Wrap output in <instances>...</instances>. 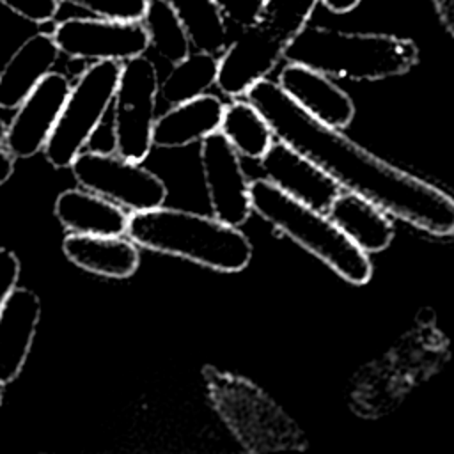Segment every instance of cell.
Here are the masks:
<instances>
[{"mask_svg": "<svg viewBox=\"0 0 454 454\" xmlns=\"http://www.w3.org/2000/svg\"><path fill=\"white\" fill-rule=\"evenodd\" d=\"M245 96L264 115L277 140L317 163L342 190L369 199L431 236L454 234V197L440 186L385 161L342 129L323 124L275 80H259Z\"/></svg>", "mask_w": 454, "mask_h": 454, "instance_id": "obj_1", "label": "cell"}, {"mask_svg": "<svg viewBox=\"0 0 454 454\" xmlns=\"http://www.w3.org/2000/svg\"><path fill=\"white\" fill-rule=\"evenodd\" d=\"M126 236L138 247L183 257L204 268L238 273L252 261V243L238 227L176 207L131 211Z\"/></svg>", "mask_w": 454, "mask_h": 454, "instance_id": "obj_2", "label": "cell"}, {"mask_svg": "<svg viewBox=\"0 0 454 454\" xmlns=\"http://www.w3.org/2000/svg\"><path fill=\"white\" fill-rule=\"evenodd\" d=\"M286 59L332 78L374 82L408 73L419 60V48L411 39L390 34L307 25L287 48Z\"/></svg>", "mask_w": 454, "mask_h": 454, "instance_id": "obj_3", "label": "cell"}, {"mask_svg": "<svg viewBox=\"0 0 454 454\" xmlns=\"http://www.w3.org/2000/svg\"><path fill=\"white\" fill-rule=\"evenodd\" d=\"M250 202L254 213L346 282L364 286L371 280L372 262L369 254L351 241L328 213L296 200L266 177L250 183Z\"/></svg>", "mask_w": 454, "mask_h": 454, "instance_id": "obj_4", "label": "cell"}, {"mask_svg": "<svg viewBox=\"0 0 454 454\" xmlns=\"http://www.w3.org/2000/svg\"><path fill=\"white\" fill-rule=\"evenodd\" d=\"M319 0H261L252 23L245 25L218 59L216 87L229 98L247 90L286 59V51L309 25Z\"/></svg>", "mask_w": 454, "mask_h": 454, "instance_id": "obj_5", "label": "cell"}, {"mask_svg": "<svg viewBox=\"0 0 454 454\" xmlns=\"http://www.w3.org/2000/svg\"><path fill=\"white\" fill-rule=\"evenodd\" d=\"M122 64L117 60L92 62L71 85L60 117L44 145V156L55 168H71L74 158L101 126L114 103Z\"/></svg>", "mask_w": 454, "mask_h": 454, "instance_id": "obj_6", "label": "cell"}, {"mask_svg": "<svg viewBox=\"0 0 454 454\" xmlns=\"http://www.w3.org/2000/svg\"><path fill=\"white\" fill-rule=\"evenodd\" d=\"M160 92L158 69L144 55L124 60L114 96L115 153L129 161L142 163L153 144L156 122V98Z\"/></svg>", "mask_w": 454, "mask_h": 454, "instance_id": "obj_7", "label": "cell"}, {"mask_svg": "<svg viewBox=\"0 0 454 454\" xmlns=\"http://www.w3.org/2000/svg\"><path fill=\"white\" fill-rule=\"evenodd\" d=\"M71 170L82 188L131 211L160 207L168 195L167 184L154 172L117 153L82 151L74 158Z\"/></svg>", "mask_w": 454, "mask_h": 454, "instance_id": "obj_8", "label": "cell"}, {"mask_svg": "<svg viewBox=\"0 0 454 454\" xmlns=\"http://www.w3.org/2000/svg\"><path fill=\"white\" fill-rule=\"evenodd\" d=\"M60 53L80 60L124 62L144 55L149 35L142 21L106 18H67L51 32Z\"/></svg>", "mask_w": 454, "mask_h": 454, "instance_id": "obj_9", "label": "cell"}, {"mask_svg": "<svg viewBox=\"0 0 454 454\" xmlns=\"http://www.w3.org/2000/svg\"><path fill=\"white\" fill-rule=\"evenodd\" d=\"M200 165L213 216L234 227L243 225L254 209L239 153L215 131L200 140Z\"/></svg>", "mask_w": 454, "mask_h": 454, "instance_id": "obj_10", "label": "cell"}, {"mask_svg": "<svg viewBox=\"0 0 454 454\" xmlns=\"http://www.w3.org/2000/svg\"><path fill=\"white\" fill-rule=\"evenodd\" d=\"M69 92L71 83L66 74L48 73L16 108L5 129L4 147L21 160L44 151Z\"/></svg>", "mask_w": 454, "mask_h": 454, "instance_id": "obj_11", "label": "cell"}, {"mask_svg": "<svg viewBox=\"0 0 454 454\" xmlns=\"http://www.w3.org/2000/svg\"><path fill=\"white\" fill-rule=\"evenodd\" d=\"M259 165L277 188L319 211L326 213L340 193V186L317 163L277 138Z\"/></svg>", "mask_w": 454, "mask_h": 454, "instance_id": "obj_12", "label": "cell"}, {"mask_svg": "<svg viewBox=\"0 0 454 454\" xmlns=\"http://www.w3.org/2000/svg\"><path fill=\"white\" fill-rule=\"evenodd\" d=\"M277 82L303 110L323 124L344 129L353 122L355 103L332 76L305 64L287 60Z\"/></svg>", "mask_w": 454, "mask_h": 454, "instance_id": "obj_13", "label": "cell"}, {"mask_svg": "<svg viewBox=\"0 0 454 454\" xmlns=\"http://www.w3.org/2000/svg\"><path fill=\"white\" fill-rule=\"evenodd\" d=\"M41 300L28 287H16L0 312V385L14 381L30 353Z\"/></svg>", "mask_w": 454, "mask_h": 454, "instance_id": "obj_14", "label": "cell"}, {"mask_svg": "<svg viewBox=\"0 0 454 454\" xmlns=\"http://www.w3.org/2000/svg\"><path fill=\"white\" fill-rule=\"evenodd\" d=\"M60 50L48 32L25 39L0 71V108H18L35 85L51 73Z\"/></svg>", "mask_w": 454, "mask_h": 454, "instance_id": "obj_15", "label": "cell"}, {"mask_svg": "<svg viewBox=\"0 0 454 454\" xmlns=\"http://www.w3.org/2000/svg\"><path fill=\"white\" fill-rule=\"evenodd\" d=\"M62 252L74 266L108 278H128L140 266L138 245L124 234L69 232L62 241Z\"/></svg>", "mask_w": 454, "mask_h": 454, "instance_id": "obj_16", "label": "cell"}, {"mask_svg": "<svg viewBox=\"0 0 454 454\" xmlns=\"http://www.w3.org/2000/svg\"><path fill=\"white\" fill-rule=\"evenodd\" d=\"M53 213L66 231L78 234L122 236L129 222L122 206L87 188H69L59 193Z\"/></svg>", "mask_w": 454, "mask_h": 454, "instance_id": "obj_17", "label": "cell"}, {"mask_svg": "<svg viewBox=\"0 0 454 454\" xmlns=\"http://www.w3.org/2000/svg\"><path fill=\"white\" fill-rule=\"evenodd\" d=\"M223 108V101L207 92L195 99L172 105L156 119L153 144L176 149L199 142L220 129Z\"/></svg>", "mask_w": 454, "mask_h": 454, "instance_id": "obj_18", "label": "cell"}, {"mask_svg": "<svg viewBox=\"0 0 454 454\" xmlns=\"http://www.w3.org/2000/svg\"><path fill=\"white\" fill-rule=\"evenodd\" d=\"M326 213L367 254L385 250L394 239L390 215L358 193L340 192Z\"/></svg>", "mask_w": 454, "mask_h": 454, "instance_id": "obj_19", "label": "cell"}, {"mask_svg": "<svg viewBox=\"0 0 454 454\" xmlns=\"http://www.w3.org/2000/svg\"><path fill=\"white\" fill-rule=\"evenodd\" d=\"M218 131L239 156L250 160H261L275 142L268 121L248 99H234L225 105Z\"/></svg>", "mask_w": 454, "mask_h": 454, "instance_id": "obj_20", "label": "cell"}, {"mask_svg": "<svg viewBox=\"0 0 454 454\" xmlns=\"http://www.w3.org/2000/svg\"><path fill=\"white\" fill-rule=\"evenodd\" d=\"M199 51L222 55L227 48V16L216 0H167Z\"/></svg>", "mask_w": 454, "mask_h": 454, "instance_id": "obj_21", "label": "cell"}, {"mask_svg": "<svg viewBox=\"0 0 454 454\" xmlns=\"http://www.w3.org/2000/svg\"><path fill=\"white\" fill-rule=\"evenodd\" d=\"M218 57L207 51H190L172 64L170 73L160 83V94L168 105H179L206 94L216 85Z\"/></svg>", "mask_w": 454, "mask_h": 454, "instance_id": "obj_22", "label": "cell"}, {"mask_svg": "<svg viewBox=\"0 0 454 454\" xmlns=\"http://www.w3.org/2000/svg\"><path fill=\"white\" fill-rule=\"evenodd\" d=\"M142 23L149 35V46L167 62L176 64L190 53V37L167 0H149Z\"/></svg>", "mask_w": 454, "mask_h": 454, "instance_id": "obj_23", "label": "cell"}, {"mask_svg": "<svg viewBox=\"0 0 454 454\" xmlns=\"http://www.w3.org/2000/svg\"><path fill=\"white\" fill-rule=\"evenodd\" d=\"M64 4L83 9L98 18L121 20V21H142L149 0H60Z\"/></svg>", "mask_w": 454, "mask_h": 454, "instance_id": "obj_24", "label": "cell"}, {"mask_svg": "<svg viewBox=\"0 0 454 454\" xmlns=\"http://www.w3.org/2000/svg\"><path fill=\"white\" fill-rule=\"evenodd\" d=\"M11 12L35 25H44L55 20L60 0H0Z\"/></svg>", "mask_w": 454, "mask_h": 454, "instance_id": "obj_25", "label": "cell"}, {"mask_svg": "<svg viewBox=\"0 0 454 454\" xmlns=\"http://www.w3.org/2000/svg\"><path fill=\"white\" fill-rule=\"evenodd\" d=\"M20 259L18 255L9 250L0 247V312L11 296V293L18 287V278H20Z\"/></svg>", "mask_w": 454, "mask_h": 454, "instance_id": "obj_26", "label": "cell"}, {"mask_svg": "<svg viewBox=\"0 0 454 454\" xmlns=\"http://www.w3.org/2000/svg\"><path fill=\"white\" fill-rule=\"evenodd\" d=\"M225 12V16L239 27H245L254 21L261 0H216Z\"/></svg>", "mask_w": 454, "mask_h": 454, "instance_id": "obj_27", "label": "cell"}, {"mask_svg": "<svg viewBox=\"0 0 454 454\" xmlns=\"http://www.w3.org/2000/svg\"><path fill=\"white\" fill-rule=\"evenodd\" d=\"M443 28L454 37V0H433Z\"/></svg>", "mask_w": 454, "mask_h": 454, "instance_id": "obj_28", "label": "cell"}, {"mask_svg": "<svg viewBox=\"0 0 454 454\" xmlns=\"http://www.w3.org/2000/svg\"><path fill=\"white\" fill-rule=\"evenodd\" d=\"M14 160L16 158L4 145H0V186L12 176Z\"/></svg>", "mask_w": 454, "mask_h": 454, "instance_id": "obj_29", "label": "cell"}, {"mask_svg": "<svg viewBox=\"0 0 454 454\" xmlns=\"http://www.w3.org/2000/svg\"><path fill=\"white\" fill-rule=\"evenodd\" d=\"M328 11L335 12V14H344V12H349L353 11L360 0H319Z\"/></svg>", "mask_w": 454, "mask_h": 454, "instance_id": "obj_30", "label": "cell"}, {"mask_svg": "<svg viewBox=\"0 0 454 454\" xmlns=\"http://www.w3.org/2000/svg\"><path fill=\"white\" fill-rule=\"evenodd\" d=\"M5 129H7V124L4 122V119L0 117V145H4V138H5Z\"/></svg>", "mask_w": 454, "mask_h": 454, "instance_id": "obj_31", "label": "cell"}, {"mask_svg": "<svg viewBox=\"0 0 454 454\" xmlns=\"http://www.w3.org/2000/svg\"><path fill=\"white\" fill-rule=\"evenodd\" d=\"M0 404H2V385H0Z\"/></svg>", "mask_w": 454, "mask_h": 454, "instance_id": "obj_32", "label": "cell"}]
</instances>
